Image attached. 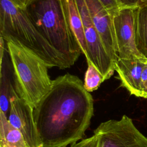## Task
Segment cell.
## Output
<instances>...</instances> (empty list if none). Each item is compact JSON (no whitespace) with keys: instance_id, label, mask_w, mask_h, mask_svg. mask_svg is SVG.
Here are the masks:
<instances>
[{"instance_id":"obj_1","label":"cell","mask_w":147,"mask_h":147,"mask_svg":"<svg viewBox=\"0 0 147 147\" xmlns=\"http://www.w3.org/2000/svg\"><path fill=\"white\" fill-rule=\"evenodd\" d=\"M93 115V98L82 80L70 74L58 76L33 109L42 147H67L84 139Z\"/></svg>"},{"instance_id":"obj_2","label":"cell","mask_w":147,"mask_h":147,"mask_svg":"<svg viewBox=\"0 0 147 147\" xmlns=\"http://www.w3.org/2000/svg\"><path fill=\"white\" fill-rule=\"evenodd\" d=\"M0 34L5 41L19 44L37 55L48 68L71 67L37 30L25 10L11 0H0Z\"/></svg>"},{"instance_id":"obj_3","label":"cell","mask_w":147,"mask_h":147,"mask_svg":"<svg viewBox=\"0 0 147 147\" xmlns=\"http://www.w3.org/2000/svg\"><path fill=\"white\" fill-rule=\"evenodd\" d=\"M24 9L44 38L73 65L82 51L68 25L63 1L32 0Z\"/></svg>"},{"instance_id":"obj_4","label":"cell","mask_w":147,"mask_h":147,"mask_svg":"<svg viewBox=\"0 0 147 147\" xmlns=\"http://www.w3.org/2000/svg\"><path fill=\"white\" fill-rule=\"evenodd\" d=\"M18 95L33 109L51 90L52 82L45 62L19 44L6 41Z\"/></svg>"},{"instance_id":"obj_5","label":"cell","mask_w":147,"mask_h":147,"mask_svg":"<svg viewBox=\"0 0 147 147\" xmlns=\"http://www.w3.org/2000/svg\"><path fill=\"white\" fill-rule=\"evenodd\" d=\"M94 135L98 139L97 147H147V137L126 115L119 120L100 123L94 130Z\"/></svg>"},{"instance_id":"obj_6","label":"cell","mask_w":147,"mask_h":147,"mask_svg":"<svg viewBox=\"0 0 147 147\" xmlns=\"http://www.w3.org/2000/svg\"><path fill=\"white\" fill-rule=\"evenodd\" d=\"M83 22L87 44V63H92L103 75L104 81L110 79L115 71V63L110 58L93 24L84 0H75Z\"/></svg>"},{"instance_id":"obj_7","label":"cell","mask_w":147,"mask_h":147,"mask_svg":"<svg viewBox=\"0 0 147 147\" xmlns=\"http://www.w3.org/2000/svg\"><path fill=\"white\" fill-rule=\"evenodd\" d=\"M136 7L123 6L111 16L118 58L129 59L144 57L138 51L136 42Z\"/></svg>"},{"instance_id":"obj_8","label":"cell","mask_w":147,"mask_h":147,"mask_svg":"<svg viewBox=\"0 0 147 147\" xmlns=\"http://www.w3.org/2000/svg\"><path fill=\"white\" fill-rule=\"evenodd\" d=\"M7 119L22 134L28 147H42L33 117V109L18 94L11 99Z\"/></svg>"},{"instance_id":"obj_9","label":"cell","mask_w":147,"mask_h":147,"mask_svg":"<svg viewBox=\"0 0 147 147\" xmlns=\"http://www.w3.org/2000/svg\"><path fill=\"white\" fill-rule=\"evenodd\" d=\"M105 50L114 61L118 59L112 17L99 0H84Z\"/></svg>"},{"instance_id":"obj_10","label":"cell","mask_w":147,"mask_h":147,"mask_svg":"<svg viewBox=\"0 0 147 147\" xmlns=\"http://www.w3.org/2000/svg\"><path fill=\"white\" fill-rule=\"evenodd\" d=\"M147 64V59L118 58L115 62V71L118 74L121 86L130 94L141 98L140 84L142 71Z\"/></svg>"},{"instance_id":"obj_11","label":"cell","mask_w":147,"mask_h":147,"mask_svg":"<svg viewBox=\"0 0 147 147\" xmlns=\"http://www.w3.org/2000/svg\"><path fill=\"white\" fill-rule=\"evenodd\" d=\"M6 50L3 56L1 58L0 74V111L7 117L10 102L12 98L17 94L13 80L11 62L9 63Z\"/></svg>"},{"instance_id":"obj_12","label":"cell","mask_w":147,"mask_h":147,"mask_svg":"<svg viewBox=\"0 0 147 147\" xmlns=\"http://www.w3.org/2000/svg\"><path fill=\"white\" fill-rule=\"evenodd\" d=\"M69 28L78 42L82 53L87 59V44L82 18L75 0H62Z\"/></svg>"},{"instance_id":"obj_13","label":"cell","mask_w":147,"mask_h":147,"mask_svg":"<svg viewBox=\"0 0 147 147\" xmlns=\"http://www.w3.org/2000/svg\"><path fill=\"white\" fill-rule=\"evenodd\" d=\"M0 147H28L20 131L0 111Z\"/></svg>"},{"instance_id":"obj_14","label":"cell","mask_w":147,"mask_h":147,"mask_svg":"<svg viewBox=\"0 0 147 147\" xmlns=\"http://www.w3.org/2000/svg\"><path fill=\"white\" fill-rule=\"evenodd\" d=\"M134 27L137 48L147 59V5L136 8Z\"/></svg>"},{"instance_id":"obj_15","label":"cell","mask_w":147,"mask_h":147,"mask_svg":"<svg viewBox=\"0 0 147 147\" xmlns=\"http://www.w3.org/2000/svg\"><path fill=\"white\" fill-rule=\"evenodd\" d=\"M88 67L84 79V87L89 92L96 90L104 82L103 75L91 63H87Z\"/></svg>"},{"instance_id":"obj_16","label":"cell","mask_w":147,"mask_h":147,"mask_svg":"<svg viewBox=\"0 0 147 147\" xmlns=\"http://www.w3.org/2000/svg\"><path fill=\"white\" fill-rule=\"evenodd\" d=\"M107 11L112 16L121 7H123L118 0H99Z\"/></svg>"},{"instance_id":"obj_17","label":"cell","mask_w":147,"mask_h":147,"mask_svg":"<svg viewBox=\"0 0 147 147\" xmlns=\"http://www.w3.org/2000/svg\"><path fill=\"white\" fill-rule=\"evenodd\" d=\"M98 145V139L95 135L92 136L84 138L80 141L72 144L70 147H97Z\"/></svg>"},{"instance_id":"obj_18","label":"cell","mask_w":147,"mask_h":147,"mask_svg":"<svg viewBox=\"0 0 147 147\" xmlns=\"http://www.w3.org/2000/svg\"><path fill=\"white\" fill-rule=\"evenodd\" d=\"M141 98L147 99V64L144 67L141 79L140 84Z\"/></svg>"},{"instance_id":"obj_19","label":"cell","mask_w":147,"mask_h":147,"mask_svg":"<svg viewBox=\"0 0 147 147\" xmlns=\"http://www.w3.org/2000/svg\"><path fill=\"white\" fill-rule=\"evenodd\" d=\"M122 6L136 7L138 5L139 0H118Z\"/></svg>"},{"instance_id":"obj_20","label":"cell","mask_w":147,"mask_h":147,"mask_svg":"<svg viewBox=\"0 0 147 147\" xmlns=\"http://www.w3.org/2000/svg\"><path fill=\"white\" fill-rule=\"evenodd\" d=\"M18 7L25 9L32 0H11Z\"/></svg>"},{"instance_id":"obj_21","label":"cell","mask_w":147,"mask_h":147,"mask_svg":"<svg viewBox=\"0 0 147 147\" xmlns=\"http://www.w3.org/2000/svg\"><path fill=\"white\" fill-rule=\"evenodd\" d=\"M147 5V0H139L138 6H141Z\"/></svg>"}]
</instances>
